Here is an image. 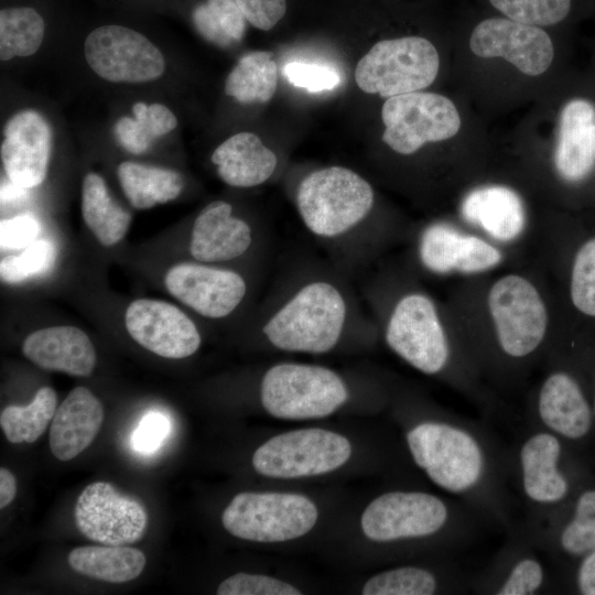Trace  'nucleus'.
<instances>
[{
    "label": "nucleus",
    "mask_w": 595,
    "mask_h": 595,
    "mask_svg": "<svg viewBox=\"0 0 595 595\" xmlns=\"http://www.w3.org/2000/svg\"><path fill=\"white\" fill-rule=\"evenodd\" d=\"M74 519L83 536L107 545L136 543L148 528L144 506L108 482H94L82 490L75 504Z\"/></svg>",
    "instance_id": "obj_14"
},
{
    "label": "nucleus",
    "mask_w": 595,
    "mask_h": 595,
    "mask_svg": "<svg viewBox=\"0 0 595 595\" xmlns=\"http://www.w3.org/2000/svg\"><path fill=\"white\" fill-rule=\"evenodd\" d=\"M22 353L42 369L76 377H88L96 365V350L88 335L68 325L31 333L23 340Z\"/></svg>",
    "instance_id": "obj_23"
},
{
    "label": "nucleus",
    "mask_w": 595,
    "mask_h": 595,
    "mask_svg": "<svg viewBox=\"0 0 595 595\" xmlns=\"http://www.w3.org/2000/svg\"><path fill=\"white\" fill-rule=\"evenodd\" d=\"M300 219L329 262L353 277L376 257L385 235L370 224L376 195L355 171L332 165L309 172L294 194Z\"/></svg>",
    "instance_id": "obj_3"
},
{
    "label": "nucleus",
    "mask_w": 595,
    "mask_h": 595,
    "mask_svg": "<svg viewBox=\"0 0 595 595\" xmlns=\"http://www.w3.org/2000/svg\"><path fill=\"white\" fill-rule=\"evenodd\" d=\"M1 160L9 181L32 188L43 183L47 173L52 132L35 110L15 113L6 125Z\"/></svg>",
    "instance_id": "obj_21"
},
{
    "label": "nucleus",
    "mask_w": 595,
    "mask_h": 595,
    "mask_svg": "<svg viewBox=\"0 0 595 595\" xmlns=\"http://www.w3.org/2000/svg\"><path fill=\"white\" fill-rule=\"evenodd\" d=\"M469 47L479 57H504L530 76L544 73L554 57L553 43L545 31L508 18H490L478 23Z\"/></svg>",
    "instance_id": "obj_17"
},
{
    "label": "nucleus",
    "mask_w": 595,
    "mask_h": 595,
    "mask_svg": "<svg viewBox=\"0 0 595 595\" xmlns=\"http://www.w3.org/2000/svg\"><path fill=\"white\" fill-rule=\"evenodd\" d=\"M527 534L540 547H552L574 558L582 559L594 551L595 488L578 494L566 519H552L531 528Z\"/></svg>",
    "instance_id": "obj_28"
},
{
    "label": "nucleus",
    "mask_w": 595,
    "mask_h": 595,
    "mask_svg": "<svg viewBox=\"0 0 595 595\" xmlns=\"http://www.w3.org/2000/svg\"><path fill=\"white\" fill-rule=\"evenodd\" d=\"M487 311L497 354L506 363H526L544 344L548 310L528 278L509 273L497 279L487 293Z\"/></svg>",
    "instance_id": "obj_6"
},
{
    "label": "nucleus",
    "mask_w": 595,
    "mask_h": 595,
    "mask_svg": "<svg viewBox=\"0 0 595 595\" xmlns=\"http://www.w3.org/2000/svg\"><path fill=\"white\" fill-rule=\"evenodd\" d=\"M416 255L421 266L434 274L486 272L504 259L496 246L445 223H433L422 229Z\"/></svg>",
    "instance_id": "obj_18"
},
{
    "label": "nucleus",
    "mask_w": 595,
    "mask_h": 595,
    "mask_svg": "<svg viewBox=\"0 0 595 595\" xmlns=\"http://www.w3.org/2000/svg\"><path fill=\"white\" fill-rule=\"evenodd\" d=\"M464 219L500 242L518 239L527 225L521 197L512 188L488 185L473 190L462 202Z\"/></svg>",
    "instance_id": "obj_26"
},
{
    "label": "nucleus",
    "mask_w": 595,
    "mask_h": 595,
    "mask_svg": "<svg viewBox=\"0 0 595 595\" xmlns=\"http://www.w3.org/2000/svg\"><path fill=\"white\" fill-rule=\"evenodd\" d=\"M56 259V250L47 240H35L19 255L4 257L0 262L2 282L13 284L48 271Z\"/></svg>",
    "instance_id": "obj_38"
},
{
    "label": "nucleus",
    "mask_w": 595,
    "mask_h": 595,
    "mask_svg": "<svg viewBox=\"0 0 595 595\" xmlns=\"http://www.w3.org/2000/svg\"><path fill=\"white\" fill-rule=\"evenodd\" d=\"M29 188L22 187L13 182L4 183L1 186V203H12L15 201H21L26 196Z\"/></svg>",
    "instance_id": "obj_48"
},
{
    "label": "nucleus",
    "mask_w": 595,
    "mask_h": 595,
    "mask_svg": "<svg viewBox=\"0 0 595 595\" xmlns=\"http://www.w3.org/2000/svg\"><path fill=\"white\" fill-rule=\"evenodd\" d=\"M564 450L560 437L532 425L509 459L520 495L533 517L531 528L553 518L571 493Z\"/></svg>",
    "instance_id": "obj_8"
},
{
    "label": "nucleus",
    "mask_w": 595,
    "mask_h": 595,
    "mask_svg": "<svg viewBox=\"0 0 595 595\" xmlns=\"http://www.w3.org/2000/svg\"><path fill=\"white\" fill-rule=\"evenodd\" d=\"M554 165L565 182L584 180L595 165V107L576 98L565 104L560 121Z\"/></svg>",
    "instance_id": "obj_24"
},
{
    "label": "nucleus",
    "mask_w": 595,
    "mask_h": 595,
    "mask_svg": "<svg viewBox=\"0 0 595 595\" xmlns=\"http://www.w3.org/2000/svg\"><path fill=\"white\" fill-rule=\"evenodd\" d=\"M104 421V407L86 387L74 388L57 407L50 426V448L62 462L85 451Z\"/></svg>",
    "instance_id": "obj_25"
},
{
    "label": "nucleus",
    "mask_w": 595,
    "mask_h": 595,
    "mask_svg": "<svg viewBox=\"0 0 595 595\" xmlns=\"http://www.w3.org/2000/svg\"><path fill=\"white\" fill-rule=\"evenodd\" d=\"M570 296L576 310L595 317V238L583 244L575 255Z\"/></svg>",
    "instance_id": "obj_40"
},
{
    "label": "nucleus",
    "mask_w": 595,
    "mask_h": 595,
    "mask_svg": "<svg viewBox=\"0 0 595 595\" xmlns=\"http://www.w3.org/2000/svg\"><path fill=\"white\" fill-rule=\"evenodd\" d=\"M512 541L474 582V589L493 595H534L545 593L549 574L543 560L532 548V539Z\"/></svg>",
    "instance_id": "obj_22"
},
{
    "label": "nucleus",
    "mask_w": 595,
    "mask_h": 595,
    "mask_svg": "<svg viewBox=\"0 0 595 595\" xmlns=\"http://www.w3.org/2000/svg\"><path fill=\"white\" fill-rule=\"evenodd\" d=\"M260 240L253 226L225 201L207 204L194 219L188 251L197 262L223 264L251 253Z\"/></svg>",
    "instance_id": "obj_19"
},
{
    "label": "nucleus",
    "mask_w": 595,
    "mask_h": 595,
    "mask_svg": "<svg viewBox=\"0 0 595 595\" xmlns=\"http://www.w3.org/2000/svg\"><path fill=\"white\" fill-rule=\"evenodd\" d=\"M44 31V20L33 8L2 9L0 11L1 61L34 54L42 44Z\"/></svg>",
    "instance_id": "obj_35"
},
{
    "label": "nucleus",
    "mask_w": 595,
    "mask_h": 595,
    "mask_svg": "<svg viewBox=\"0 0 595 595\" xmlns=\"http://www.w3.org/2000/svg\"><path fill=\"white\" fill-rule=\"evenodd\" d=\"M134 118L122 117L115 125L116 137L127 151L140 154L147 151L154 139L175 129L177 119L164 105L136 102Z\"/></svg>",
    "instance_id": "obj_33"
},
{
    "label": "nucleus",
    "mask_w": 595,
    "mask_h": 595,
    "mask_svg": "<svg viewBox=\"0 0 595 595\" xmlns=\"http://www.w3.org/2000/svg\"><path fill=\"white\" fill-rule=\"evenodd\" d=\"M246 20L255 28L269 31L286 12V0H235Z\"/></svg>",
    "instance_id": "obj_44"
},
{
    "label": "nucleus",
    "mask_w": 595,
    "mask_h": 595,
    "mask_svg": "<svg viewBox=\"0 0 595 595\" xmlns=\"http://www.w3.org/2000/svg\"><path fill=\"white\" fill-rule=\"evenodd\" d=\"M349 441L323 429H301L281 433L259 446L253 468L272 478H299L329 473L350 457Z\"/></svg>",
    "instance_id": "obj_11"
},
{
    "label": "nucleus",
    "mask_w": 595,
    "mask_h": 595,
    "mask_svg": "<svg viewBox=\"0 0 595 595\" xmlns=\"http://www.w3.org/2000/svg\"><path fill=\"white\" fill-rule=\"evenodd\" d=\"M409 452L429 479L476 515L509 524V458L479 425L461 418L420 421L405 433Z\"/></svg>",
    "instance_id": "obj_2"
},
{
    "label": "nucleus",
    "mask_w": 595,
    "mask_h": 595,
    "mask_svg": "<svg viewBox=\"0 0 595 595\" xmlns=\"http://www.w3.org/2000/svg\"><path fill=\"white\" fill-rule=\"evenodd\" d=\"M468 510L430 493L393 490L366 507L360 524L364 534L379 543L445 538L459 545L475 528V512Z\"/></svg>",
    "instance_id": "obj_5"
},
{
    "label": "nucleus",
    "mask_w": 595,
    "mask_h": 595,
    "mask_svg": "<svg viewBox=\"0 0 595 595\" xmlns=\"http://www.w3.org/2000/svg\"><path fill=\"white\" fill-rule=\"evenodd\" d=\"M56 409V392L51 387H43L30 404L6 407L0 414V425L10 443H34L45 432Z\"/></svg>",
    "instance_id": "obj_34"
},
{
    "label": "nucleus",
    "mask_w": 595,
    "mask_h": 595,
    "mask_svg": "<svg viewBox=\"0 0 595 595\" xmlns=\"http://www.w3.org/2000/svg\"><path fill=\"white\" fill-rule=\"evenodd\" d=\"M17 494V482L14 475L7 468H0V508L10 505Z\"/></svg>",
    "instance_id": "obj_47"
},
{
    "label": "nucleus",
    "mask_w": 595,
    "mask_h": 595,
    "mask_svg": "<svg viewBox=\"0 0 595 595\" xmlns=\"http://www.w3.org/2000/svg\"><path fill=\"white\" fill-rule=\"evenodd\" d=\"M82 215L86 226L105 247L120 242L131 221L130 213L110 196L104 178L96 173L84 177Z\"/></svg>",
    "instance_id": "obj_30"
},
{
    "label": "nucleus",
    "mask_w": 595,
    "mask_h": 595,
    "mask_svg": "<svg viewBox=\"0 0 595 595\" xmlns=\"http://www.w3.org/2000/svg\"><path fill=\"white\" fill-rule=\"evenodd\" d=\"M218 595H301L293 585L262 574L236 573L217 587Z\"/></svg>",
    "instance_id": "obj_41"
},
{
    "label": "nucleus",
    "mask_w": 595,
    "mask_h": 595,
    "mask_svg": "<svg viewBox=\"0 0 595 595\" xmlns=\"http://www.w3.org/2000/svg\"><path fill=\"white\" fill-rule=\"evenodd\" d=\"M259 391L264 410L285 420L327 416L349 399V388L335 370L292 361L269 367Z\"/></svg>",
    "instance_id": "obj_7"
},
{
    "label": "nucleus",
    "mask_w": 595,
    "mask_h": 595,
    "mask_svg": "<svg viewBox=\"0 0 595 595\" xmlns=\"http://www.w3.org/2000/svg\"><path fill=\"white\" fill-rule=\"evenodd\" d=\"M67 561L82 575L115 584L137 578L147 563L144 553L139 549L107 544L75 548Z\"/></svg>",
    "instance_id": "obj_29"
},
{
    "label": "nucleus",
    "mask_w": 595,
    "mask_h": 595,
    "mask_svg": "<svg viewBox=\"0 0 595 595\" xmlns=\"http://www.w3.org/2000/svg\"><path fill=\"white\" fill-rule=\"evenodd\" d=\"M125 323L134 342L164 358L190 357L202 344L196 324L177 306L164 301L138 299L131 302Z\"/></svg>",
    "instance_id": "obj_16"
},
{
    "label": "nucleus",
    "mask_w": 595,
    "mask_h": 595,
    "mask_svg": "<svg viewBox=\"0 0 595 595\" xmlns=\"http://www.w3.org/2000/svg\"><path fill=\"white\" fill-rule=\"evenodd\" d=\"M192 19L205 40L221 47L241 41L247 21L235 0H207L193 10Z\"/></svg>",
    "instance_id": "obj_36"
},
{
    "label": "nucleus",
    "mask_w": 595,
    "mask_h": 595,
    "mask_svg": "<svg viewBox=\"0 0 595 595\" xmlns=\"http://www.w3.org/2000/svg\"><path fill=\"white\" fill-rule=\"evenodd\" d=\"M318 517L315 504L292 493L237 494L221 515L231 536L256 542H283L307 533Z\"/></svg>",
    "instance_id": "obj_9"
},
{
    "label": "nucleus",
    "mask_w": 595,
    "mask_h": 595,
    "mask_svg": "<svg viewBox=\"0 0 595 595\" xmlns=\"http://www.w3.org/2000/svg\"><path fill=\"white\" fill-rule=\"evenodd\" d=\"M284 77L293 86L307 89L310 93L331 90L338 86V73L326 65L291 62L283 67Z\"/></svg>",
    "instance_id": "obj_42"
},
{
    "label": "nucleus",
    "mask_w": 595,
    "mask_h": 595,
    "mask_svg": "<svg viewBox=\"0 0 595 595\" xmlns=\"http://www.w3.org/2000/svg\"><path fill=\"white\" fill-rule=\"evenodd\" d=\"M363 292L387 346L398 357L428 376L451 371L454 350L439 307L429 294L408 288L387 300L367 285Z\"/></svg>",
    "instance_id": "obj_4"
},
{
    "label": "nucleus",
    "mask_w": 595,
    "mask_h": 595,
    "mask_svg": "<svg viewBox=\"0 0 595 595\" xmlns=\"http://www.w3.org/2000/svg\"><path fill=\"white\" fill-rule=\"evenodd\" d=\"M41 231L39 220L30 215H19L0 223L1 249H24L34 242Z\"/></svg>",
    "instance_id": "obj_43"
},
{
    "label": "nucleus",
    "mask_w": 595,
    "mask_h": 595,
    "mask_svg": "<svg viewBox=\"0 0 595 595\" xmlns=\"http://www.w3.org/2000/svg\"><path fill=\"white\" fill-rule=\"evenodd\" d=\"M440 58L435 46L421 36L377 42L355 69L357 86L383 98L419 91L436 78Z\"/></svg>",
    "instance_id": "obj_10"
},
{
    "label": "nucleus",
    "mask_w": 595,
    "mask_h": 595,
    "mask_svg": "<svg viewBox=\"0 0 595 595\" xmlns=\"http://www.w3.org/2000/svg\"><path fill=\"white\" fill-rule=\"evenodd\" d=\"M117 173L126 197L137 209L173 201L183 190L182 175L174 170L126 161Z\"/></svg>",
    "instance_id": "obj_31"
},
{
    "label": "nucleus",
    "mask_w": 595,
    "mask_h": 595,
    "mask_svg": "<svg viewBox=\"0 0 595 595\" xmlns=\"http://www.w3.org/2000/svg\"><path fill=\"white\" fill-rule=\"evenodd\" d=\"M269 51L241 56L225 80V93L241 104L269 101L278 86V66Z\"/></svg>",
    "instance_id": "obj_32"
},
{
    "label": "nucleus",
    "mask_w": 595,
    "mask_h": 595,
    "mask_svg": "<svg viewBox=\"0 0 595 595\" xmlns=\"http://www.w3.org/2000/svg\"><path fill=\"white\" fill-rule=\"evenodd\" d=\"M593 412H594V415H595V397H594V403H593Z\"/></svg>",
    "instance_id": "obj_49"
},
{
    "label": "nucleus",
    "mask_w": 595,
    "mask_h": 595,
    "mask_svg": "<svg viewBox=\"0 0 595 595\" xmlns=\"http://www.w3.org/2000/svg\"><path fill=\"white\" fill-rule=\"evenodd\" d=\"M85 58L101 78L113 83H143L165 71L160 50L143 34L121 25L93 30L84 43Z\"/></svg>",
    "instance_id": "obj_13"
},
{
    "label": "nucleus",
    "mask_w": 595,
    "mask_h": 595,
    "mask_svg": "<svg viewBox=\"0 0 595 595\" xmlns=\"http://www.w3.org/2000/svg\"><path fill=\"white\" fill-rule=\"evenodd\" d=\"M220 180L232 187H253L266 183L278 167V156L251 132L231 136L212 154Z\"/></svg>",
    "instance_id": "obj_27"
},
{
    "label": "nucleus",
    "mask_w": 595,
    "mask_h": 595,
    "mask_svg": "<svg viewBox=\"0 0 595 595\" xmlns=\"http://www.w3.org/2000/svg\"><path fill=\"white\" fill-rule=\"evenodd\" d=\"M164 284L180 302L209 320L231 315L249 292L248 281L240 272L197 261L171 268Z\"/></svg>",
    "instance_id": "obj_15"
},
{
    "label": "nucleus",
    "mask_w": 595,
    "mask_h": 595,
    "mask_svg": "<svg viewBox=\"0 0 595 595\" xmlns=\"http://www.w3.org/2000/svg\"><path fill=\"white\" fill-rule=\"evenodd\" d=\"M508 19L534 26L553 25L566 18L571 0H489Z\"/></svg>",
    "instance_id": "obj_39"
},
{
    "label": "nucleus",
    "mask_w": 595,
    "mask_h": 595,
    "mask_svg": "<svg viewBox=\"0 0 595 595\" xmlns=\"http://www.w3.org/2000/svg\"><path fill=\"white\" fill-rule=\"evenodd\" d=\"M383 142L409 155L428 142L454 137L461 128L455 105L435 93H408L389 97L381 110Z\"/></svg>",
    "instance_id": "obj_12"
},
{
    "label": "nucleus",
    "mask_w": 595,
    "mask_h": 595,
    "mask_svg": "<svg viewBox=\"0 0 595 595\" xmlns=\"http://www.w3.org/2000/svg\"><path fill=\"white\" fill-rule=\"evenodd\" d=\"M594 412L576 379L553 370L541 381L532 404V425L565 441H580L592 429Z\"/></svg>",
    "instance_id": "obj_20"
},
{
    "label": "nucleus",
    "mask_w": 595,
    "mask_h": 595,
    "mask_svg": "<svg viewBox=\"0 0 595 595\" xmlns=\"http://www.w3.org/2000/svg\"><path fill=\"white\" fill-rule=\"evenodd\" d=\"M576 586L581 594L595 595V550L582 558L576 573Z\"/></svg>",
    "instance_id": "obj_46"
},
{
    "label": "nucleus",
    "mask_w": 595,
    "mask_h": 595,
    "mask_svg": "<svg viewBox=\"0 0 595 595\" xmlns=\"http://www.w3.org/2000/svg\"><path fill=\"white\" fill-rule=\"evenodd\" d=\"M347 273L332 262L294 263L269 292L256 326L280 351L321 355L350 338L377 333Z\"/></svg>",
    "instance_id": "obj_1"
},
{
    "label": "nucleus",
    "mask_w": 595,
    "mask_h": 595,
    "mask_svg": "<svg viewBox=\"0 0 595 595\" xmlns=\"http://www.w3.org/2000/svg\"><path fill=\"white\" fill-rule=\"evenodd\" d=\"M437 573L416 566L403 565L371 576L363 586L364 595H432L441 592Z\"/></svg>",
    "instance_id": "obj_37"
},
{
    "label": "nucleus",
    "mask_w": 595,
    "mask_h": 595,
    "mask_svg": "<svg viewBox=\"0 0 595 595\" xmlns=\"http://www.w3.org/2000/svg\"><path fill=\"white\" fill-rule=\"evenodd\" d=\"M170 431V423L160 412L145 414L137 426L132 444L141 453H152L163 442Z\"/></svg>",
    "instance_id": "obj_45"
}]
</instances>
